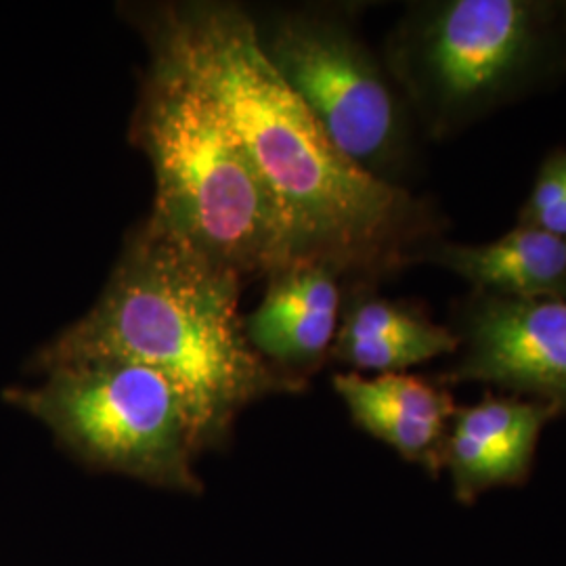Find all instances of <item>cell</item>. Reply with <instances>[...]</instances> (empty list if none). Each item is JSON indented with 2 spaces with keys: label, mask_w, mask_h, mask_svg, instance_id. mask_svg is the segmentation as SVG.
Here are the masks:
<instances>
[{
  "label": "cell",
  "mask_w": 566,
  "mask_h": 566,
  "mask_svg": "<svg viewBox=\"0 0 566 566\" xmlns=\"http://www.w3.org/2000/svg\"><path fill=\"white\" fill-rule=\"evenodd\" d=\"M124 20L160 42L217 103L280 206L296 261L378 285L443 240L446 214L374 179L325 137L264 60L248 9L224 0L128 2Z\"/></svg>",
  "instance_id": "1"
},
{
  "label": "cell",
  "mask_w": 566,
  "mask_h": 566,
  "mask_svg": "<svg viewBox=\"0 0 566 566\" xmlns=\"http://www.w3.org/2000/svg\"><path fill=\"white\" fill-rule=\"evenodd\" d=\"M243 280L143 221L130 231L102 296L36 353L34 369L118 357L160 371L191 409L203 449L227 443L245 407L298 395L248 343Z\"/></svg>",
  "instance_id": "2"
},
{
  "label": "cell",
  "mask_w": 566,
  "mask_h": 566,
  "mask_svg": "<svg viewBox=\"0 0 566 566\" xmlns=\"http://www.w3.org/2000/svg\"><path fill=\"white\" fill-rule=\"evenodd\" d=\"M145 46L130 120L154 175L145 223L243 282L296 263L282 210L217 103L160 42Z\"/></svg>",
  "instance_id": "3"
},
{
  "label": "cell",
  "mask_w": 566,
  "mask_h": 566,
  "mask_svg": "<svg viewBox=\"0 0 566 566\" xmlns=\"http://www.w3.org/2000/svg\"><path fill=\"white\" fill-rule=\"evenodd\" d=\"M382 60L420 135L453 139L566 76L560 0L409 2Z\"/></svg>",
  "instance_id": "4"
},
{
  "label": "cell",
  "mask_w": 566,
  "mask_h": 566,
  "mask_svg": "<svg viewBox=\"0 0 566 566\" xmlns=\"http://www.w3.org/2000/svg\"><path fill=\"white\" fill-rule=\"evenodd\" d=\"M248 9L254 39L325 137L374 179L411 189L420 130L382 55L365 42L355 4Z\"/></svg>",
  "instance_id": "5"
},
{
  "label": "cell",
  "mask_w": 566,
  "mask_h": 566,
  "mask_svg": "<svg viewBox=\"0 0 566 566\" xmlns=\"http://www.w3.org/2000/svg\"><path fill=\"white\" fill-rule=\"evenodd\" d=\"M42 374L39 386L4 390V401L46 426L82 464L202 493L198 428L179 388L160 371L118 357H84Z\"/></svg>",
  "instance_id": "6"
},
{
  "label": "cell",
  "mask_w": 566,
  "mask_h": 566,
  "mask_svg": "<svg viewBox=\"0 0 566 566\" xmlns=\"http://www.w3.org/2000/svg\"><path fill=\"white\" fill-rule=\"evenodd\" d=\"M449 327L460 346L441 385H493L566 413V301L472 292Z\"/></svg>",
  "instance_id": "7"
},
{
  "label": "cell",
  "mask_w": 566,
  "mask_h": 566,
  "mask_svg": "<svg viewBox=\"0 0 566 566\" xmlns=\"http://www.w3.org/2000/svg\"><path fill=\"white\" fill-rule=\"evenodd\" d=\"M264 280L263 301L243 317L248 343L271 369L306 388L329 361L343 311V277L327 264L296 261Z\"/></svg>",
  "instance_id": "8"
},
{
  "label": "cell",
  "mask_w": 566,
  "mask_h": 566,
  "mask_svg": "<svg viewBox=\"0 0 566 566\" xmlns=\"http://www.w3.org/2000/svg\"><path fill=\"white\" fill-rule=\"evenodd\" d=\"M558 413V407L544 401L495 395L455 409L446 446L455 497L472 504L491 489L523 485L542 430Z\"/></svg>",
  "instance_id": "9"
},
{
  "label": "cell",
  "mask_w": 566,
  "mask_h": 566,
  "mask_svg": "<svg viewBox=\"0 0 566 566\" xmlns=\"http://www.w3.org/2000/svg\"><path fill=\"white\" fill-rule=\"evenodd\" d=\"M334 390L353 422L397 451L405 462L439 476L446 468L455 403L446 385L411 374H336Z\"/></svg>",
  "instance_id": "10"
},
{
  "label": "cell",
  "mask_w": 566,
  "mask_h": 566,
  "mask_svg": "<svg viewBox=\"0 0 566 566\" xmlns=\"http://www.w3.org/2000/svg\"><path fill=\"white\" fill-rule=\"evenodd\" d=\"M378 285L350 283L343 298L329 359L355 374H405L413 365L455 355L460 340L411 304L376 294Z\"/></svg>",
  "instance_id": "11"
},
{
  "label": "cell",
  "mask_w": 566,
  "mask_h": 566,
  "mask_svg": "<svg viewBox=\"0 0 566 566\" xmlns=\"http://www.w3.org/2000/svg\"><path fill=\"white\" fill-rule=\"evenodd\" d=\"M420 263L437 264L472 285V292L504 298L566 301V242L537 227L516 224L485 243H430Z\"/></svg>",
  "instance_id": "12"
},
{
  "label": "cell",
  "mask_w": 566,
  "mask_h": 566,
  "mask_svg": "<svg viewBox=\"0 0 566 566\" xmlns=\"http://www.w3.org/2000/svg\"><path fill=\"white\" fill-rule=\"evenodd\" d=\"M516 224L537 227L566 242V149H556L537 170Z\"/></svg>",
  "instance_id": "13"
},
{
  "label": "cell",
  "mask_w": 566,
  "mask_h": 566,
  "mask_svg": "<svg viewBox=\"0 0 566 566\" xmlns=\"http://www.w3.org/2000/svg\"><path fill=\"white\" fill-rule=\"evenodd\" d=\"M560 9H563V20H565L566 28V0H560Z\"/></svg>",
  "instance_id": "14"
}]
</instances>
